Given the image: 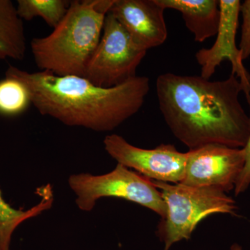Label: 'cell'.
I'll use <instances>...</instances> for the list:
<instances>
[{"mask_svg":"<svg viewBox=\"0 0 250 250\" xmlns=\"http://www.w3.org/2000/svg\"><path fill=\"white\" fill-rule=\"evenodd\" d=\"M156 89L166 124L189 150L209 144L246 147L250 121L240 102L243 87L236 75L210 81L196 75L162 74Z\"/></svg>","mask_w":250,"mask_h":250,"instance_id":"1","label":"cell"},{"mask_svg":"<svg viewBox=\"0 0 250 250\" xmlns=\"http://www.w3.org/2000/svg\"><path fill=\"white\" fill-rule=\"evenodd\" d=\"M5 77L25 85L31 104L42 116L98 132L113 131L137 113L150 88L146 77L136 76L123 84L104 88L83 77L29 72L11 65Z\"/></svg>","mask_w":250,"mask_h":250,"instance_id":"2","label":"cell"},{"mask_svg":"<svg viewBox=\"0 0 250 250\" xmlns=\"http://www.w3.org/2000/svg\"><path fill=\"white\" fill-rule=\"evenodd\" d=\"M113 1H70L66 14L53 31L31 41V53L40 71L59 76L84 77Z\"/></svg>","mask_w":250,"mask_h":250,"instance_id":"3","label":"cell"},{"mask_svg":"<svg viewBox=\"0 0 250 250\" xmlns=\"http://www.w3.org/2000/svg\"><path fill=\"white\" fill-rule=\"evenodd\" d=\"M166 205L165 218L157 234L169 250L174 243L189 240L198 224L216 213L237 215L236 201L215 187H192L152 180Z\"/></svg>","mask_w":250,"mask_h":250,"instance_id":"4","label":"cell"},{"mask_svg":"<svg viewBox=\"0 0 250 250\" xmlns=\"http://www.w3.org/2000/svg\"><path fill=\"white\" fill-rule=\"evenodd\" d=\"M69 186L76 195V204L83 211L93 209L99 199L116 197L146 207L160 215H166V205L152 179L118 164L114 170L103 175L72 174Z\"/></svg>","mask_w":250,"mask_h":250,"instance_id":"5","label":"cell"},{"mask_svg":"<svg viewBox=\"0 0 250 250\" xmlns=\"http://www.w3.org/2000/svg\"><path fill=\"white\" fill-rule=\"evenodd\" d=\"M146 53L135 45L121 23L108 13L84 77L94 85L104 88L123 84L136 77V70Z\"/></svg>","mask_w":250,"mask_h":250,"instance_id":"6","label":"cell"},{"mask_svg":"<svg viewBox=\"0 0 250 250\" xmlns=\"http://www.w3.org/2000/svg\"><path fill=\"white\" fill-rule=\"evenodd\" d=\"M103 143L106 152L118 164L134 169L147 178L174 184L183 181L187 152H179L172 145L162 144L154 149H142L117 134L108 135Z\"/></svg>","mask_w":250,"mask_h":250,"instance_id":"7","label":"cell"},{"mask_svg":"<svg viewBox=\"0 0 250 250\" xmlns=\"http://www.w3.org/2000/svg\"><path fill=\"white\" fill-rule=\"evenodd\" d=\"M182 183L192 187H215L225 192L234 190L245 162L243 148L209 144L190 149Z\"/></svg>","mask_w":250,"mask_h":250,"instance_id":"8","label":"cell"},{"mask_svg":"<svg viewBox=\"0 0 250 250\" xmlns=\"http://www.w3.org/2000/svg\"><path fill=\"white\" fill-rule=\"evenodd\" d=\"M219 3L220 19L216 40L210 48H202L195 54L201 67L200 76L210 80L217 67L228 60L231 64V73L238 77L246 95L250 93V75L243 65L236 41L241 2L239 0H219Z\"/></svg>","mask_w":250,"mask_h":250,"instance_id":"9","label":"cell"},{"mask_svg":"<svg viewBox=\"0 0 250 250\" xmlns=\"http://www.w3.org/2000/svg\"><path fill=\"white\" fill-rule=\"evenodd\" d=\"M165 9L156 0H114L109 13L142 50L162 45L167 38Z\"/></svg>","mask_w":250,"mask_h":250,"instance_id":"10","label":"cell"},{"mask_svg":"<svg viewBox=\"0 0 250 250\" xmlns=\"http://www.w3.org/2000/svg\"><path fill=\"white\" fill-rule=\"evenodd\" d=\"M164 9L182 14L186 27L194 40L203 42L217 35L220 19L219 0H156Z\"/></svg>","mask_w":250,"mask_h":250,"instance_id":"11","label":"cell"},{"mask_svg":"<svg viewBox=\"0 0 250 250\" xmlns=\"http://www.w3.org/2000/svg\"><path fill=\"white\" fill-rule=\"evenodd\" d=\"M27 44L22 20L11 0H0V60L21 61Z\"/></svg>","mask_w":250,"mask_h":250,"instance_id":"12","label":"cell"},{"mask_svg":"<svg viewBox=\"0 0 250 250\" xmlns=\"http://www.w3.org/2000/svg\"><path fill=\"white\" fill-rule=\"evenodd\" d=\"M41 201L29 209L24 210L13 208L6 203L0 191V250H10L11 239L15 230L28 219L41 214L53 205L54 194L48 185L38 188Z\"/></svg>","mask_w":250,"mask_h":250,"instance_id":"13","label":"cell"},{"mask_svg":"<svg viewBox=\"0 0 250 250\" xmlns=\"http://www.w3.org/2000/svg\"><path fill=\"white\" fill-rule=\"evenodd\" d=\"M17 12L21 19L42 18L49 27L55 28L66 14L70 1L65 0H18Z\"/></svg>","mask_w":250,"mask_h":250,"instance_id":"14","label":"cell"},{"mask_svg":"<svg viewBox=\"0 0 250 250\" xmlns=\"http://www.w3.org/2000/svg\"><path fill=\"white\" fill-rule=\"evenodd\" d=\"M31 104L25 85L16 79L0 81V115L15 116L26 111Z\"/></svg>","mask_w":250,"mask_h":250,"instance_id":"15","label":"cell"},{"mask_svg":"<svg viewBox=\"0 0 250 250\" xmlns=\"http://www.w3.org/2000/svg\"><path fill=\"white\" fill-rule=\"evenodd\" d=\"M242 16L241 37L239 48L242 59L246 60L250 56V0H246L241 3Z\"/></svg>","mask_w":250,"mask_h":250,"instance_id":"16","label":"cell"},{"mask_svg":"<svg viewBox=\"0 0 250 250\" xmlns=\"http://www.w3.org/2000/svg\"><path fill=\"white\" fill-rule=\"evenodd\" d=\"M247 102L250 108V93L246 95ZM246 154V162H245L244 167L242 170L239 177L235 186L234 192L236 196L241 195L248 190L250 186V136L247 143L246 147L243 148Z\"/></svg>","mask_w":250,"mask_h":250,"instance_id":"17","label":"cell"},{"mask_svg":"<svg viewBox=\"0 0 250 250\" xmlns=\"http://www.w3.org/2000/svg\"><path fill=\"white\" fill-rule=\"evenodd\" d=\"M229 250H243V248L238 243H233Z\"/></svg>","mask_w":250,"mask_h":250,"instance_id":"18","label":"cell"}]
</instances>
